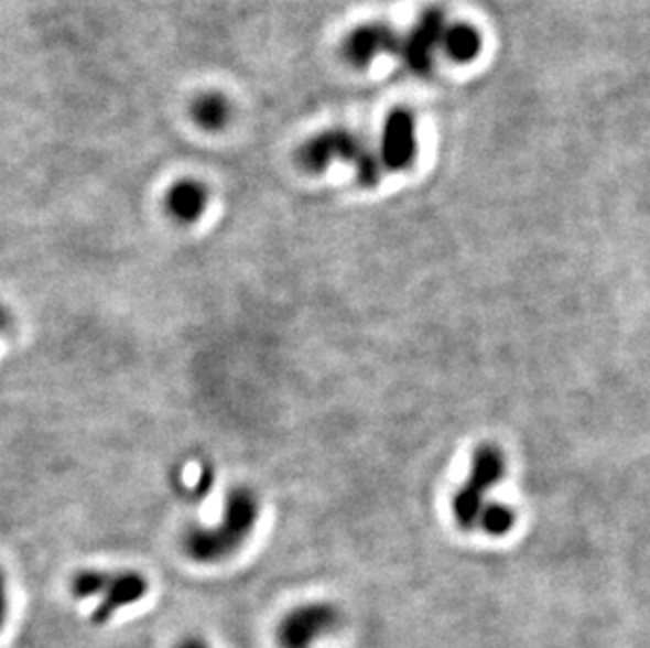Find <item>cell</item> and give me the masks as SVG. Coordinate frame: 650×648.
<instances>
[{
  "label": "cell",
  "mask_w": 650,
  "mask_h": 648,
  "mask_svg": "<svg viewBox=\"0 0 650 648\" xmlns=\"http://www.w3.org/2000/svg\"><path fill=\"white\" fill-rule=\"evenodd\" d=\"M259 520V499L249 486H236L226 495L221 520L187 527L182 537L184 554L198 564H217L236 554L251 537Z\"/></svg>",
  "instance_id": "6da1fadb"
},
{
  "label": "cell",
  "mask_w": 650,
  "mask_h": 648,
  "mask_svg": "<svg viewBox=\"0 0 650 648\" xmlns=\"http://www.w3.org/2000/svg\"><path fill=\"white\" fill-rule=\"evenodd\" d=\"M297 162L307 173H323L333 162H346L356 169L362 185L377 184L383 169L371 148L348 129H326L312 136L300 145Z\"/></svg>",
  "instance_id": "7a4b0ae2"
},
{
  "label": "cell",
  "mask_w": 650,
  "mask_h": 648,
  "mask_svg": "<svg viewBox=\"0 0 650 648\" xmlns=\"http://www.w3.org/2000/svg\"><path fill=\"white\" fill-rule=\"evenodd\" d=\"M503 472H506V462L499 449L485 446L476 453L469 480L465 483L464 488L457 493L453 501L455 516L464 527L472 529L474 525H478L483 511L487 508L485 497H487L488 488L503 478Z\"/></svg>",
  "instance_id": "3957f363"
},
{
  "label": "cell",
  "mask_w": 650,
  "mask_h": 648,
  "mask_svg": "<svg viewBox=\"0 0 650 648\" xmlns=\"http://www.w3.org/2000/svg\"><path fill=\"white\" fill-rule=\"evenodd\" d=\"M446 23L444 11L438 7H430L419 15L413 28L404 36H400L396 55H400L402 64L413 74L425 76L434 68L436 51L441 48Z\"/></svg>",
  "instance_id": "277c9868"
},
{
  "label": "cell",
  "mask_w": 650,
  "mask_h": 648,
  "mask_svg": "<svg viewBox=\"0 0 650 648\" xmlns=\"http://www.w3.org/2000/svg\"><path fill=\"white\" fill-rule=\"evenodd\" d=\"M418 122L404 108L386 116L379 139V162L383 169L404 171L418 159Z\"/></svg>",
  "instance_id": "5b68a950"
},
{
  "label": "cell",
  "mask_w": 650,
  "mask_h": 648,
  "mask_svg": "<svg viewBox=\"0 0 650 648\" xmlns=\"http://www.w3.org/2000/svg\"><path fill=\"white\" fill-rule=\"evenodd\" d=\"M335 624L333 611L325 604H305L291 611L279 625L280 648H310Z\"/></svg>",
  "instance_id": "8992f818"
},
{
  "label": "cell",
  "mask_w": 650,
  "mask_h": 648,
  "mask_svg": "<svg viewBox=\"0 0 650 648\" xmlns=\"http://www.w3.org/2000/svg\"><path fill=\"white\" fill-rule=\"evenodd\" d=\"M400 34L388 23L371 22L351 30L344 41V57L356 68H367L379 55L396 53Z\"/></svg>",
  "instance_id": "52a82bcc"
},
{
  "label": "cell",
  "mask_w": 650,
  "mask_h": 648,
  "mask_svg": "<svg viewBox=\"0 0 650 648\" xmlns=\"http://www.w3.org/2000/svg\"><path fill=\"white\" fill-rule=\"evenodd\" d=\"M148 592H150V581L140 571L110 573L108 585L104 594L99 596L101 601L95 606L91 622L95 625L108 624L120 608L138 604L148 596Z\"/></svg>",
  "instance_id": "ba28073f"
},
{
  "label": "cell",
  "mask_w": 650,
  "mask_h": 648,
  "mask_svg": "<svg viewBox=\"0 0 650 648\" xmlns=\"http://www.w3.org/2000/svg\"><path fill=\"white\" fill-rule=\"evenodd\" d=\"M210 203L209 185L196 177H182L166 187L164 210L180 226L198 224Z\"/></svg>",
  "instance_id": "9c48e42d"
},
{
  "label": "cell",
  "mask_w": 650,
  "mask_h": 648,
  "mask_svg": "<svg viewBox=\"0 0 650 648\" xmlns=\"http://www.w3.org/2000/svg\"><path fill=\"white\" fill-rule=\"evenodd\" d=\"M232 112L230 97L215 89L198 93L189 104V116L194 125L209 133L224 131L232 120Z\"/></svg>",
  "instance_id": "30bf717a"
},
{
  "label": "cell",
  "mask_w": 650,
  "mask_h": 648,
  "mask_svg": "<svg viewBox=\"0 0 650 648\" xmlns=\"http://www.w3.org/2000/svg\"><path fill=\"white\" fill-rule=\"evenodd\" d=\"M442 51L448 60L457 64L474 62L483 48V36L472 23H446V30L442 34Z\"/></svg>",
  "instance_id": "8fae6325"
},
{
  "label": "cell",
  "mask_w": 650,
  "mask_h": 648,
  "mask_svg": "<svg viewBox=\"0 0 650 648\" xmlns=\"http://www.w3.org/2000/svg\"><path fill=\"white\" fill-rule=\"evenodd\" d=\"M110 573L108 571H97V569H85L78 571L71 581L72 596L76 601H91L104 594L108 585Z\"/></svg>",
  "instance_id": "7c38bea8"
},
{
  "label": "cell",
  "mask_w": 650,
  "mask_h": 648,
  "mask_svg": "<svg viewBox=\"0 0 650 648\" xmlns=\"http://www.w3.org/2000/svg\"><path fill=\"white\" fill-rule=\"evenodd\" d=\"M513 520H516V516H513L510 508H506V506H487L478 522L483 525V531L490 532V534H506V532L510 531Z\"/></svg>",
  "instance_id": "4fadbf2b"
},
{
  "label": "cell",
  "mask_w": 650,
  "mask_h": 648,
  "mask_svg": "<svg viewBox=\"0 0 650 648\" xmlns=\"http://www.w3.org/2000/svg\"><path fill=\"white\" fill-rule=\"evenodd\" d=\"M7 615H9V594H7V575L4 571L0 569V629L7 622Z\"/></svg>",
  "instance_id": "5bb4252c"
},
{
  "label": "cell",
  "mask_w": 650,
  "mask_h": 648,
  "mask_svg": "<svg viewBox=\"0 0 650 648\" xmlns=\"http://www.w3.org/2000/svg\"><path fill=\"white\" fill-rule=\"evenodd\" d=\"M11 324H13V314H11V310H9L4 303H0V337L11 328Z\"/></svg>",
  "instance_id": "9a60e30c"
},
{
  "label": "cell",
  "mask_w": 650,
  "mask_h": 648,
  "mask_svg": "<svg viewBox=\"0 0 650 648\" xmlns=\"http://www.w3.org/2000/svg\"><path fill=\"white\" fill-rule=\"evenodd\" d=\"M175 648H209V642L201 636H186Z\"/></svg>",
  "instance_id": "2e32d148"
}]
</instances>
